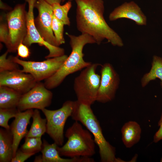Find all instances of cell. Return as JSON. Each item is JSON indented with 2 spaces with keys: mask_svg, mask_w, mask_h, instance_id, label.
Segmentation results:
<instances>
[{
  "mask_svg": "<svg viewBox=\"0 0 162 162\" xmlns=\"http://www.w3.org/2000/svg\"><path fill=\"white\" fill-rule=\"evenodd\" d=\"M76 4V22L78 30L88 34L100 44L105 39L114 46H124L122 38L104 19L103 0H75Z\"/></svg>",
  "mask_w": 162,
  "mask_h": 162,
  "instance_id": "cell-1",
  "label": "cell"
},
{
  "mask_svg": "<svg viewBox=\"0 0 162 162\" xmlns=\"http://www.w3.org/2000/svg\"><path fill=\"white\" fill-rule=\"evenodd\" d=\"M66 34L70 39L71 52L60 69L52 76L45 80L44 83L49 90L59 86L68 75L81 70L92 63L84 60L83 50L86 44L96 43L94 39L85 33H81L79 36L68 33Z\"/></svg>",
  "mask_w": 162,
  "mask_h": 162,
  "instance_id": "cell-2",
  "label": "cell"
},
{
  "mask_svg": "<svg viewBox=\"0 0 162 162\" xmlns=\"http://www.w3.org/2000/svg\"><path fill=\"white\" fill-rule=\"evenodd\" d=\"M91 106L76 100L75 106L71 116L72 119L81 123L93 135L95 144L99 148L101 161L124 162L116 157L115 148L105 138L99 122Z\"/></svg>",
  "mask_w": 162,
  "mask_h": 162,
  "instance_id": "cell-3",
  "label": "cell"
},
{
  "mask_svg": "<svg viewBox=\"0 0 162 162\" xmlns=\"http://www.w3.org/2000/svg\"><path fill=\"white\" fill-rule=\"evenodd\" d=\"M92 134L79 122L75 121L66 131L67 142L61 147H57L59 154L70 158H90L95 154L96 144Z\"/></svg>",
  "mask_w": 162,
  "mask_h": 162,
  "instance_id": "cell-4",
  "label": "cell"
},
{
  "mask_svg": "<svg viewBox=\"0 0 162 162\" xmlns=\"http://www.w3.org/2000/svg\"><path fill=\"white\" fill-rule=\"evenodd\" d=\"M100 65L92 63L75 78L74 89L79 103L91 106L96 101L101 79L96 70Z\"/></svg>",
  "mask_w": 162,
  "mask_h": 162,
  "instance_id": "cell-5",
  "label": "cell"
},
{
  "mask_svg": "<svg viewBox=\"0 0 162 162\" xmlns=\"http://www.w3.org/2000/svg\"><path fill=\"white\" fill-rule=\"evenodd\" d=\"M76 103V101L68 100L58 110H50L44 108L41 110L46 120V133L59 146L63 144L65 124L68 118L71 116Z\"/></svg>",
  "mask_w": 162,
  "mask_h": 162,
  "instance_id": "cell-6",
  "label": "cell"
},
{
  "mask_svg": "<svg viewBox=\"0 0 162 162\" xmlns=\"http://www.w3.org/2000/svg\"><path fill=\"white\" fill-rule=\"evenodd\" d=\"M26 3L16 4L6 15L9 30V52H15L19 44L23 42L27 32Z\"/></svg>",
  "mask_w": 162,
  "mask_h": 162,
  "instance_id": "cell-7",
  "label": "cell"
},
{
  "mask_svg": "<svg viewBox=\"0 0 162 162\" xmlns=\"http://www.w3.org/2000/svg\"><path fill=\"white\" fill-rule=\"evenodd\" d=\"M12 60L22 67L21 70L31 74L37 82L45 80L54 74L61 67L68 57L66 55L47 58L40 62L26 61L17 56H11Z\"/></svg>",
  "mask_w": 162,
  "mask_h": 162,
  "instance_id": "cell-8",
  "label": "cell"
},
{
  "mask_svg": "<svg viewBox=\"0 0 162 162\" xmlns=\"http://www.w3.org/2000/svg\"><path fill=\"white\" fill-rule=\"evenodd\" d=\"M52 96V92L44 83L37 82L28 91L22 95L17 108L20 112L33 109L41 110L50 106Z\"/></svg>",
  "mask_w": 162,
  "mask_h": 162,
  "instance_id": "cell-9",
  "label": "cell"
},
{
  "mask_svg": "<svg viewBox=\"0 0 162 162\" xmlns=\"http://www.w3.org/2000/svg\"><path fill=\"white\" fill-rule=\"evenodd\" d=\"M28 4V10L26 16L27 32L23 43L29 47L33 44H38L44 46L49 51L45 57L46 59L58 57L64 54V49L59 46H52L45 41L42 38L35 26L34 9L37 0H25Z\"/></svg>",
  "mask_w": 162,
  "mask_h": 162,
  "instance_id": "cell-10",
  "label": "cell"
},
{
  "mask_svg": "<svg viewBox=\"0 0 162 162\" xmlns=\"http://www.w3.org/2000/svg\"><path fill=\"white\" fill-rule=\"evenodd\" d=\"M34 8L38 12L34 19V24L40 36L50 44L59 46L52 29L53 14L52 5L44 0H37Z\"/></svg>",
  "mask_w": 162,
  "mask_h": 162,
  "instance_id": "cell-11",
  "label": "cell"
},
{
  "mask_svg": "<svg viewBox=\"0 0 162 162\" xmlns=\"http://www.w3.org/2000/svg\"><path fill=\"white\" fill-rule=\"evenodd\" d=\"M100 82L96 101L106 103L113 100L120 83L118 74L112 65L106 63L101 65Z\"/></svg>",
  "mask_w": 162,
  "mask_h": 162,
  "instance_id": "cell-12",
  "label": "cell"
},
{
  "mask_svg": "<svg viewBox=\"0 0 162 162\" xmlns=\"http://www.w3.org/2000/svg\"><path fill=\"white\" fill-rule=\"evenodd\" d=\"M37 82L31 74L20 69L0 72V86L10 88L22 94L28 91Z\"/></svg>",
  "mask_w": 162,
  "mask_h": 162,
  "instance_id": "cell-13",
  "label": "cell"
},
{
  "mask_svg": "<svg viewBox=\"0 0 162 162\" xmlns=\"http://www.w3.org/2000/svg\"><path fill=\"white\" fill-rule=\"evenodd\" d=\"M126 18L134 21L138 26H145L147 24V18L141 8L135 2H125L117 7L110 14V21Z\"/></svg>",
  "mask_w": 162,
  "mask_h": 162,
  "instance_id": "cell-14",
  "label": "cell"
},
{
  "mask_svg": "<svg viewBox=\"0 0 162 162\" xmlns=\"http://www.w3.org/2000/svg\"><path fill=\"white\" fill-rule=\"evenodd\" d=\"M33 112V109L23 112L19 111L10 126V130L13 138V158L16 154L21 140L26 137L28 132L27 127Z\"/></svg>",
  "mask_w": 162,
  "mask_h": 162,
  "instance_id": "cell-15",
  "label": "cell"
},
{
  "mask_svg": "<svg viewBox=\"0 0 162 162\" xmlns=\"http://www.w3.org/2000/svg\"><path fill=\"white\" fill-rule=\"evenodd\" d=\"M58 146L55 142L50 144L44 139L42 149V162H93L90 158L80 157L64 158L59 154L57 150Z\"/></svg>",
  "mask_w": 162,
  "mask_h": 162,
  "instance_id": "cell-16",
  "label": "cell"
},
{
  "mask_svg": "<svg viewBox=\"0 0 162 162\" xmlns=\"http://www.w3.org/2000/svg\"><path fill=\"white\" fill-rule=\"evenodd\" d=\"M122 140L127 148H130L140 141L141 129L139 124L134 121L125 123L121 129Z\"/></svg>",
  "mask_w": 162,
  "mask_h": 162,
  "instance_id": "cell-17",
  "label": "cell"
},
{
  "mask_svg": "<svg viewBox=\"0 0 162 162\" xmlns=\"http://www.w3.org/2000/svg\"><path fill=\"white\" fill-rule=\"evenodd\" d=\"M13 138L10 129H0V162H11L13 157Z\"/></svg>",
  "mask_w": 162,
  "mask_h": 162,
  "instance_id": "cell-18",
  "label": "cell"
},
{
  "mask_svg": "<svg viewBox=\"0 0 162 162\" xmlns=\"http://www.w3.org/2000/svg\"><path fill=\"white\" fill-rule=\"evenodd\" d=\"M22 95L10 88L0 86V108H17Z\"/></svg>",
  "mask_w": 162,
  "mask_h": 162,
  "instance_id": "cell-19",
  "label": "cell"
},
{
  "mask_svg": "<svg viewBox=\"0 0 162 162\" xmlns=\"http://www.w3.org/2000/svg\"><path fill=\"white\" fill-rule=\"evenodd\" d=\"M157 78L160 80V85L162 88V58L154 55L152 57V67L150 70L145 74L141 78V86L144 87L150 81Z\"/></svg>",
  "mask_w": 162,
  "mask_h": 162,
  "instance_id": "cell-20",
  "label": "cell"
},
{
  "mask_svg": "<svg viewBox=\"0 0 162 162\" xmlns=\"http://www.w3.org/2000/svg\"><path fill=\"white\" fill-rule=\"evenodd\" d=\"M32 117V123L25 137H41L46 132V119L41 117L40 112L37 109L34 111Z\"/></svg>",
  "mask_w": 162,
  "mask_h": 162,
  "instance_id": "cell-21",
  "label": "cell"
},
{
  "mask_svg": "<svg viewBox=\"0 0 162 162\" xmlns=\"http://www.w3.org/2000/svg\"><path fill=\"white\" fill-rule=\"evenodd\" d=\"M52 6L54 15L65 25L70 26V22L68 14L72 7L71 2L69 1L63 5L57 3L53 4Z\"/></svg>",
  "mask_w": 162,
  "mask_h": 162,
  "instance_id": "cell-22",
  "label": "cell"
},
{
  "mask_svg": "<svg viewBox=\"0 0 162 162\" xmlns=\"http://www.w3.org/2000/svg\"><path fill=\"white\" fill-rule=\"evenodd\" d=\"M24 143L20 149L23 152L34 154L41 151L43 146L41 137H25Z\"/></svg>",
  "mask_w": 162,
  "mask_h": 162,
  "instance_id": "cell-23",
  "label": "cell"
},
{
  "mask_svg": "<svg viewBox=\"0 0 162 162\" xmlns=\"http://www.w3.org/2000/svg\"><path fill=\"white\" fill-rule=\"evenodd\" d=\"M64 25L63 22L58 19L53 14L52 29L59 46L60 45L64 44L65 42L64 36Z\"/></svg>",
  "mask_w": 162,
  "mask_h": 162,
  "instance_id": "cell-24",
  "label": "cell"
},
{
  "mask_svg": "<svg viewBox=\"0 0 162 162\" xmlns=\"http://www.w3.org/2000/svg\"><path fill=\"white\" fill-rule=\"evenodd\" d=\"M19 112L17 108H0V126L4 129H10L8 121L10 119L15 118Z\"/></svg>",
  "mask_w": 162,
  "mask_h": 162,
  "instance_id": "cell-25",
  "label": "cell"
},
{
  "mask_svg": "<svg viewBox=\"0 0 162 162\" xmlns=\"http://www.w3.org/2000/svg\"><path fill=\"white\" fill-rule=\"evenodd\" d=\"M9 52L7 50L0 56V72L19 69V64L12 60L11 56L7 58Z\"/></svg>",
  "mask_w": 162,
  "mask_h": 162,
  "instance_id": "cell-26",
  "label": "cell"
},
{
  "mask_svg": "<svg viewBox=\"0 0 162 162\" xmlns=\"http://www.w3.org/2000/svg\"><path fill=\"white\" fill-rule=\"evenodd\" d=\"M9 32L7 23L1 22L0 25V41L4 43L6 47L9 42Z\"/></svg>",
  "mask_w": 162,
  "mask_h": 162,
  "instance_id": "cell-27",
  "label": "cell"
},
{
  "mask_svg": "<svg viewBox=\"0 0 162 162\" xmlns=\"http://www.w3.org/2000/svg\"><path fill=\"white\" fill-rule=\"evenodd\" d=\"M33 153H28L22 151L20 149H18L15 156L11 160V162H23L34 155Z\"/></svg>",
  "mask_w": 162,
  "mask_h": 162,
  "instance_id": "cell-28",
  "label": "cell"
},
{
  "mask_svg": "<svg viewBox=\"0 0 162 162\" xmlns=\"http://www.w3.org/2000/svg\"><path fill=\"white\" fill-rule=\"evenodd\" d=\"M17 56L22 58H28L30 55L31 52L28 47L24 44L22 42L20 43L17 48Z\"/></svg>",
  "mask_w": 162,
  "mask_h": 162,
  "instance_id": "cell-29",
  "label": "cell"
},
{
  "mask_svg": "<svg viewBox=\"0 0 162 162\" xmlns=\"http://www.w3.org/2000/svg\"><path fill=\"white\" fill-rule=\"evenodd\" d=\"M158 126L159 128L156 132L153 137V142L157 143L162 140V113L160 118L158 122Z\"/></svg>",
  "mask_w": 162,
  "mask_h": 162,
  "instance_id": "cell-30",
  "label": "cell"
},
{
  "mask_svg": "<svg viewBox=\"0 0 162 162\" xmlns=\"http://www.w3.org/2000/svg\"><path fill=\"white\" fill-rule=\"evenodd\" d=\"M0 8L1 9L5 10H12L10 7L4 3L1 0H0Z\"/></svg>",
  "mask_w": 162,
  "mask_h": 162,
  "instance_id": "cell-31",
  "label": "cell"
},
{
  "mask_svg": "<svg viewBox=\"0 0 162 162\" xmlns=\"http://www.w3.org/2000/svg\"><path fill=\"white\" fill-rule=\"evenodd\" d=\"M51 5L55 3H58L60 4L62 2L61 0H44Z\"/></svg>",
  "mask_w": 162,
  "mask_h": 162,
  "instance_id": "cell-32",
  "label": "cell"
},
{
  "mask_svg": "<svg viewBox=\"0 0 162 162\" xmlns=\"http://www.w3.org/2000/svg\"><path fill=\"white\" fill-rule=\"evenodd\" d=\"M34 162H42V155L41 156L40 155L39 156H38L37 157H36L35 158L34 160Z\"/></svg>",
  "mask_w": 162,
  "mask_h": 162,
  "instance_id": "cell-33",
  "label": "cell"
},
{
  "mask_svg": "<svg viewBox=\"0 0 162 162\" xmlns=\"http://www.w3.org/2000/svg\"><path fill=\"white\" fill-rule=\"evenodd\" d=\"M62 0V2H64V1H65L66 0Z\"/></svg>",
  "mask_w": 162,
  "mask_h": 162,
  "instance_id": "cell-34",
  "label": "cell"
},
{
  "mask_svg": "<svg viewBox=\"0 0 162 162\" xmlns=\"http://www.w3.org/2000/svg\"><path fill=\"white\" fill-rule=\"evenodd\" d=\"M160 161L161 162H162V157L161 158V159H160Z\"/></svg>",
  "mask_w": 162,
  "mask_h": 162,
  "instance_id": "cell-35",
  "label": "cell"
}]
</instances>
